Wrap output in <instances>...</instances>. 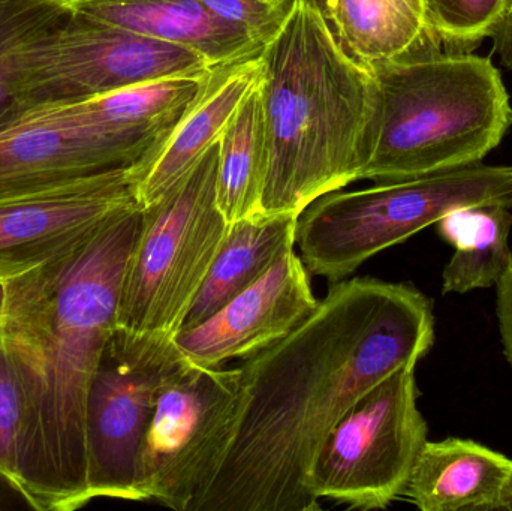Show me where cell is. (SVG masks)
I'll return each instance as SVG.
<instances>
[{
	"instance_id": "6da1fadb",
	"label": "cell",
	"mask_w": 512,
	"mask_h": 511,
	"mask_svg": "<svg viewBox=\"0 0 512 511\" xmlns=\"http://www.w3.org/2000/svg\"><path fill=\"white\" fill-rule=\"evenodd\" d=\"M435 342L432 300L409 284H331L312 315L243 360L242 407L224 461L189 511H315L313 462L334 426L379 381Z\"/></svg>"
},
{
	"instance_id": "7a4b0ae2",
	"label": "cell",
	"mask_w": 512,
	"mask_h": 511,
	"mask_svg": "<svg viewBox=\"0 0 512 511\" xmlns=\"http://www.w3.org/2000/svg\"><path fill=\"white\" fill-rule=\"evenodd\" d=\"M140 204L71 251L5 281L2 338L21 401L18 485L39 511H72L87 488V396L116 330Z\"/></svg>"
},
{
	"instance_id": "3957f363",
	"label": "cell",
	"mask_w": 512,
	"mask_h": 511,
	"mask_svg": "<svg viewBox=\"0 0 512 511\" xmlns=\"http://www.w3.org/2000/svg\"><path fill=\"white\" fill-rule=\"evenodd\" d=\"M261 62L267 141L261 212L300 216L322 195L360 180L378 131V83L337 47L309 0H295Z\"/></svg>"
},
{
	"instance_id": "277c9868",
	"label": "cell",
	"mask_w": 512,
	"mask_h": 511,
	"mask_svg": "<svg viewBox=\"0 0 512 511\" xmlns=\"http://www.w3.org/2000/svg\"><path fill=\"white\" fill-rule=\"evenodd\" d=\"M370 72L381 113L360 180L391 182L478 164L512 125L510 95L487 57L427 51Z\"/></svg>"
},
{
	"instance_id": "5b68a950",
	"label": "cell",
	"mask_w": 512,
	"mask_h": 511,
	"mask_svg": "<svg viewBox=\"0 0 512 511\" xmlns=\"http://www.w3.org/2000/svg\"><path fill=\"white\" fill-rule=\"evenodd\" d=\"M197 102L161 86L39 105L0 126V198L77 182L117 168L144 177Z\"/></svg>"
},
{
	"instance_id": "8992f818",
	"label": "cell",
	"mask_w": 512,
	"mask_h": 511,
	"mask_svg": "<svg viewBox=\"0 0 512 511\" xmlns=\"http://www.w3.org/2000/svg\"><path fill=\"white\" fill-rule=\"evenodd\" d=\"M484 204L512 209V167L478 162L361 191L328 192L298 216L295 246L310 275L336 284L448 213Z\"/></svg>"
},
{
	"instance_id": "52a82bcc",
	"label": "cell",
	"mask_w": 512,
	"mask_h": 511,
	"mask_svg": "<svg viewBox=\"0 0 512 511\" xmlns=\"http://www.w3.org/2000/svg\"><path fill=\"white\" fill-rule=\"evenodd\" d=\"M219 140L158 200L143 207L120 288L117 335L173 342L227 237L218 204Z\"/></svg>"
},
{
	"instance_id": "ba28073f",
	"label": "cell",
	"mask_w": 512,
	"mask_h": 511,
	"mask_svg": "<svg viewBox=\"0 0 512 511\" xmlns=\"http://www.w3.org/2000/svg\"><path fill=\"white\" fill-rule=\"evenodd\" d=\"M427 432L415 366L397 369L334 426L310 470V491L349 509H387L402 497Z\"/></svg>"
},
{
	"instance_id": "9c48e42d",
	"label": "cell",
	"mask_w": 512,
	"mask_h": 511,
	"mask_svg": "<svg viewBox=\"0 0 512 511\" xmlns=\"http://www.w3.org/2000/svg\"><path fill=\"white\" fill-rule=\"evenodd\" d=\"M242 407V369L183 360L162 386L138 462L141 501L189 511L224 461Z\"/></svg>"
},
{
	"instance_id": "30bf717a",
	"label": "cell",
	"mask_w": 512,
	"mask_h": 511,
	"mask_svg": "<svg viewBox=\"0 0 512 511\" xmlns=\"http://www.w3.org/2000/svg\"><path fill=\"white\" fill-rule=\"evenodd\" d=\"M213 68L188 48L71 11L24 53L23 113L39 105L86 101L156 81L209 74Z\"/></svg>"
},
{
	"instance_id": "8fae6325",
	"label": "cell",
	"mask_w": 512,
	"mask_h": 511,
	"mask_svg": "<svg viewBox=\"0 0 512 511\" xmlns=\"http://www.w3.org/2000/svg\"><path fill=\"white\" fill-rule=\"evenodd\" d=\"M183 362L173 342L116 332L87 396V488L92 500L141 501L138 462L162 386Z\"/></svg>"
},
{
	"instance_id": "7c38bea8",
	"label": "cell",
	"mask_w": 512,
	"mask_h": 511,
	"mask_svg": "<svg viewBox=\"0 0 512 511\" xmlns=\"http://www.w3.org/2000/svg\"><path fill=\"white\" fill-rule=\"evenodd\" d=\"M138 170L117 168L56 188L0 198V281L71 251L108 219L140 204Z\"/></svg>"
},
{
	"instance_id": "4fadbf2b",
	"label": "cell",
	"mask_w": 512,
	"mask_h": 511,
	"mask_svg": "<svg viewBox=\"0 0 512 511\" xmlns=\"http://www.w3.org/2000/svg\"><path fill=\"white\" fill-rule=\"evenodd\" d=\"M318 303L310 273L291 249L248 290L203 323L182 330L174 345L192 365L222 368L233 360L252 359L288 336Z\"/></svg>"
},
{
	"instance_id": "5bb4252c",
	"label": "cell",
	"mask_w": 512,
	"mask_h": 511,
	"mask_svg": "<svg viewBox=\"0 0 512 511\" xmlns=\"http://www.w3.org/2000/svg\"><path fill=\"white\" fill-rule=\"evenodd\" d=\"M72 12L188 48L219 66L259 56L264 45L200 0H66Z\"/></svg>"
},
{
	"instance_id": "9a60e30c",
	"label": "cell",
	"mask_w": 512,
	"mask_h": 511,
	"mask_svg": "<svg viewBox=\"0 0 512 511\" xmlns=\"http://www.w3.org/2000/svg\"><path fill=\"white\" fill-rule=\"evenodd\" d=\"M346 57L376 65L442 50L424 0H309Z\"/></svg>"
},
{
	"instance_id": "2e32d148",
	"label": "cell",
	"mask_w": 512,
	"mask_h": 511,
	"mask_svg": "<svg viewBox=\"0 0 512 511\" xmlns=\"http://www.w3.org/2000/svg\"><path fill=\"white\" fill-rule=\"evenodd\" d=\"M512 461L462 438L427 441L402 497L423 511L496 510Z\"/></svg>"
},
{
	"instance_id": "e0dca14e",
	"label": "cell",
	"mask_w": 512,
	"mask_h": 511,
	"mask_svg": "<svg viewBox=\"0 0 512 511\" xmlns=\"http://www.w3.org/2000/svg\"><path fill=\"white\" fill-rule=\"evenodd\" d=\"M261 74V54L215 66L203 98L177 126L161 155L138 185L137 198L141 207L149 206L176 185L219 140L228 120L254 89Z\"/></svg>"
},
{
	"instance_id": "ac0fdd59",
	"label": "cell",
	"mask_w": 512,
	"mask_h": 511,
	"mask_svg": "<svg viewBox=\"0 0 512 511\" xmlns=\"http://www.w3.org/2000/svg\"><path fill=\"white\" fill-rule=\"evenodd\" d=\"M298 216L258 215L230 224L182 330L192 329L261 279L295 249ZM180 330V332H182Z\"/></svg>"
},
{
	"instance_id": "d6986e66",
	"label": "cell",
	"mask_w": 512,
	"mask_h": 511,
	"mask_svg": "<svg viewBox=\"0 0 512 511\" xmlns=\"http://www.w3.org/2000/svg\"><path fill=\"white\" fill-rule=\"evenodd\" d=\"M436 227L456 248L442 273V293L465 294L501 282L512 260L510 207H463L445 215Z\"/></svg>"
},
{
	"instance_id": "ffe728a7",
	"label": "cell",
	"mask_w": 512,
	"mask_h": 511,
	"mask_svg": "<svg viewBox=\"0 0 512 511\" xmlns=\"http://www.w3.org/2000/svg\"><path fill=\"white\" fill-rule=\"evenodd\" d=\"M259 81L219 137L218 204L228 224L262 213L267 141Z\"/></svg>"
},
{
	"instance_id": "44dd1931",
	"label": "cell",
	"mask_w": 512,
	"mask_h": 511,
	"mask_svg": "<svg viewBox=\"0 0 512 511\" xmlns=\"http://www.w3.org/2000/svg\"><path fill=\"white\" fill-rule=\"evenodd\" d=\"M69 14L66 0L0 3V126L23 113L21 62L27 48Z\"/></svg>"
},
{
	"instance_id": "7402d4cb",
	"label": "cell",
	"mask_w": 512,
	"mask_h": 511,
	"mask_svg": "<svg viewBox=\"0 0 512 511\" xmlns=\"http://www.w3.org/2000/svg\"><path fill=\"white\" fill-rule=\"evenodd\" d=\"M507 0H424L442 47L469 51L492 35Z\"/></svg>"
},
{
	"instance_id": "603a6c76",
	"label": "cell",
	"mask_w": 512,
	"mask_h": 511,
	"mask_svg": "<svg viewBox=\"0 0 512 511\" xmlns=\"http://www.w3.org/2000/svg\"><path fill=\"white\" fill-rule=\"evenodd\" d=\"M230 23L248 30L261 45L273 41L294 11L295 0H200Z\"/></svg>"
},
{
	"instance_id": "cb8c5ba5",
	"label": "cell",
	"mask_w": 512,
	"mask_h": 511,
	"mask_svg": "<svg viewBox=\"0 0 512 511\" xmlns=\"http://www.w3.org/2000/svg\"><path fill=\"white\" fill-rule=\"evenodd\" d=\"M21 401L9 365L0 324V473L18 485L20 458ZM20 486V485H18Z\"/></svg>"
},
{
	"instance_id": "d4e9b609",
	"label": "cell",
	"mask_w": 512,
	"mask_h": 511,
	"mask_svg": "<svg viewBox=\"0 0 512 511\" xmlns=\"http://www.w3.org/2000/svg\"><path fill=\"white\" fill-rule=\"evenodd\" d=\"M496 288H498L496 314H498L499 335H501L505 359L512 368V260L507 273Z\"/></svg>"
},
{
	"instance_id": "484cf974",
	"label": "cell",
	"mask_w": 512,
	"mask_h": 511,
	"mask_svg": "<svg viewBox=\"0 0 512 511\" xmlns=\"http://www.w3.org/2000/svg\"><path fill=\"white\" fill-rule=\"evenodd\" d=\"M493 48L505 68L512 71V0H507L504 11L493 29Z\"/></svg>"
},
{
	"instance_id": "4316f807",
	"label": "cell",
	"mask_w": 512,
	"mask_h": 511,
	"mask_svg": "<svg viewBox=\"0 0 512 511\" xmlns=\"http://www.w3.org/2000/svg\"><path fill=\"white\" fill-rule=\"evenodd\" d=\"M9 509L36 510L23 489L14 480L0 473V510Z\"/></svg>"
},
{
	"instance_id": "83f0119b",
	"label": "cell",
	"mask_w": 512,
	"mask_h": 511,
	"mask_svg": "<svg viewBox=\"0 0 512 511\" xmlns=\"http://www.w3.org/2000/svg\"><path fill=\"white\" fill-rule=\"evenodd\" d=\"M496 510L512 511V473L510 479H508L507 485H505L504 491H502Z\"/></svg>"
},
{
	"instance_id": "f1b7e54d",
	"label": "cell",
	"mask_w": 512,
	"mask_h": 511,
	"mask_svg": "<svg viewBox=\"0 0 512 511\" xmlns=\"http://www.w3.org/2000/svg\"><path fill=\"white\" fill-rule=\"evenodd\" d=\"M6 305V285L5 282L0 281V324H2L3 312H5Z\"/></svg>"
},
{
	"instance_id": "f546056e",
	"label": "cell",
	"mask_w": 512,
	"mask_h": 511,
	"mask_svg": "<svg viewBox=\"0 0 512 511\" xmlns=\"http://www.w3.org/2000/svg\"><path fill=\"white\" fill-rule=\"evenodd\" d=\"M2 2H9V0H0V3Z\"/></svg>"
}]
</instances>
